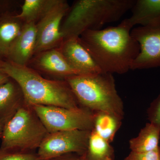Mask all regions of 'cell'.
I'll return each instance as SVG.
<instances>
[{"mask_svg":"<svg viewBox=\"0 0 160 160\" xmlns=\"http://www.w3.org/2000/svg\"><path fill=\"white\" fill-rule=\"evenodd\" d=\"M132 28L125 19L116 26L87 30L79 39L103 72L124 74L131 69L140 52Z\"/></svg>","mask_w":160,"mask_h":160,"instance_id":"6da1fadb","label":"cell"},{"mask_svg":"<svg viewBox=\"0 0 160 160\" xmlns=\"http://www.w3.org/2000/svg\"><path fill=\"white\" fill-rule=\"evenodd\" d=\"M0 70L19 86L26 104L58 106L68 109L81 107L67 82L47 79L27 66L0 60Z\"/></svg>","mask_w":160,"mask_h":160,"instance_id":"7a4b0ae2","label":"cell"},{"mask_svg":"<svg viewBox=\"0 0 160 160\" xmlns=\"http://www.w3.org/2000/svg\"><path fill=\"white\" fill-rule=\"evenodd\" d=\"M135 0H79L69 9L61 26L63 41L79 38L88 30H99L116 22L134 5Z\"/></svg>","mask_w":160,"mask_h":160,"instance_id":"3957f363","label":"cell"},{"mask_svg":"<svg viewBox=\"0 0 160 160\" xmlns=\"http://www.w3.org/2000/svg\"><path fill=\"white\" fill-rule=\"evenodd\" d=\"M80 106L114 115L122 120L124 104L116 89L112 74L102 72L72 76L64 79Z\"/></svg>","mask_w":160,"mask_h":160,"instance_id":"277c9868","label":"cell"},{"mask_svg":"<svg viewBox=\"0 0 160 160\" xmlns=\"http://www.w3.org/2000/svg\"><path fill=\"white\" fill-rule=\"evenodd\" d=\"M48 133L33 108L25 103L4 125L0 149L35 152Z\"/></svg>","mask_w":160,"mask_h":160,"instance_id":"5b68a950","label":"cell"},{"mask_svg":"<svg viewBox=\"0 0 160 160\" xmlns=\"http://www.w3.org/2000/svg\"><path fill=\"white\" fill-rule=\"evenodd\" d=\"M31 106L49 133L77 129L91 131L93 129L95 112L84 107Z\"/></svg>","mask_w":160,"mask_h":160,"instance_id":"8992f818","label":"cell"},{"mask_svg":"<svg viewBox=\"0 0 160 160\" xmlns=\"http://www.w3.org/2000/svg\"><path fill=\"white\" fill-rule=\"evenodd\" d=\"M91 131L77 129L49 133L38 149V156L41 160H50L70 153L85 156Z\"/></svg>","mask_w":160,"mask_h":160,"instance_id":"52a82bcc","label":"cell"},{"mask_svg":"<svg viewBox=\"0 0 160 160\" xmlns=\"http://www.w3.org/2000/svg\"><path fill=\"white\" fill-rule=\"evenodd\" d=\"M70 7L66 1L57 0L36 24L37 41L34 54L53 49L63 42L61 28Z\"/></svg>","mask_w":160,"mask_h":160,"instance_id":"ba28073f","label":"cell"},{"mask_svg":"<svg viewBox=\"0 0 160 160\" xmlns=\"http://www.w3.org/2000/svg\"><path fill=\"white\" fill-rule=\"evenodd\" d=\"M131 34L140 47L131 70L160 67V20L135 28L132 29Z\"/></svg>","mask_w":160,"mask_h":160,"instance_id":"9c48e42d","label":"cell"},{"mask_svg":"<svg viewBox=\"0 0 160 160\" xmlns=\"http://www.w3.org/2000/svg\"><path fill=\"white\" fill-rule=\"evenodd\" d=\"M60 49L70 66L80 74H96L102 72L81 42L79 38L64 40Z\"/></svg>","mask_w":160,"mask_h":160,"instance_id":"30bf717a","label":"cell"},{"mask_svg":"<svg viewBox=\"0 0 160 160\" xmlns=\"http://www.w3.org/2000/svg\"><path fill=\"white\" fill-rule=\"evenodd\" d=\"M36 41V23H24L19 35L5 60L19 66H27L34 54Z\"/></svg>","mask_w":160,"mask_h":160,"instance_id":"8fae6325","label":"cell"},{"mask_svg":"<svg viewBox=\"0 0 160 160\" xmlns=\"http://www.w3.org/2000/svg\"><path fill=\"white\" fill-rule=\"evenodd\" d=\"M34 63L42 71L64 79L82 75L70 66L60 49L53 48L38 53Z\"/></svg>","mask_w":160,"mask_h":160,"instance_id":"7c38bea8","label":"cell"},{"mask_svg":"<svg viewBox=\"0 0 160 160\" xmlns=\"http://www.w3.org/2000/svg\"><path fill=\"white\" fill-rule=\"evenodd\" d=\"M25 103L22 90L14 80L10 78L0 85V122L5 125Z\"/></svg>","mask_w":160,"mask_h":160,"instance_id":"4fadbf2b","label":"cell"},{"mask_svg":"<svg viewBox=\"0 0 160 160\" xmlns=\"http://www.w3.org/2000/svg\"><path fill=\"white\" fill-rule=\"evenodd\" d=\"M23 23L16 15L7 14L0 18V60L6 59L22 31Z\"/></svg>","mask_w":160,"mask_h":160,"instance_id":"5bb4252c","label":"cell"},{"mask_svg":"<svg viewBox=\"0 0 160 160\" xmlns=\"http://www.w3.org/2000/svg\"><path fill=\"white\" fill-rule=\"evenodd\" d=\"M132 14L127 18L132 27L146 26L160 20V0H138L131 9Z\"/></svg>","mask_w":160,"mask_h":160,"instance_id":"9a60e30c","label":"cell"},{"mask_svg":"<svg viewBox=\"0 0 160 160\" xmlns=\"http://www.w3.org/2000/svg\"><path fill=\"white\" fill-rule=\"evenodd\" d=\"M160 138L159 127L152 123H147L138 136L129 141V148L131 151L137 152L152 151L159 147Z\"/></svg>","mask_w":160,"mask_h":160,"instance_id":"2e32d148","label":"cell"},{"mask_svg":"<svg viewBox=\"0 0 160 160\" xmlns=\"http://www.w3.org/2000/svg\"><path fill=\"white\" fill-rule=\"evenodd\" d=\"M122 121L114 115L97 112H95L93 129L101 137L110 143L121 127Z\"/></svg>","mask_w":160,"mask_h":160,"instance_id":"e0dca14e","label":"cell"},{"mask_svg":"<svg viewBox=\"0 0 160 160\" xmlns=\"http://www.w3.org/2000/svg\"><path fill=\"white\" fill-rule=\"evenodd\" d=\"M57 0H26L16 17L24 23L34 22L44 16Z\"/></svg>","mask_w":160,"mask_h":160,"instance_id":"ac0fdd59","label":"cell"},{"mask_svg":"<svg viewBox=\"0 0 160 160\" xmlns=\"http://www.w3.org/2000/svg\"><path fill=\"white\" fill-rule=\"evenodd\" d=\"M85 156L87 160H114V148L92 129Z\"/></svg>","mask_w":160,"mask_h":160,"instance_id":"d6986e66","label":"cell"},{"mask_svg":"<svg viewBox=\"0 0 160 160\" xmlns=\"http://www.w3.org/2000/svg\"><path fill=\"white\" fill-rule=\"evenodd\" d=\"M0 160H41L35 152L5 151L0 149Z\"/></svg>","mask_w":160,"mask_h":160,"instance_id":"ffe728a7","label":"cell"},{"mask_svg":"<svg viewBox=\"0 0 160 160\" xmlns=\"http://www.w3.org/2000/svg\"><path fill=\"white\" fill-rule=\"evenodd\" d=\"M124 160H160V147L152 151L137 152L131 151Z\"/></svg>","mask_w":160,"mask_h":160,"instance_id":"44dd1931","label":"cell"},{"mask_svg":"<svg viewBox=\"0 0 160 160\" xmlns=\"http://www.w3.org/2000/svg\"><path fill=\"white\" fill-rule=\"evenodd\" d=\"M147 115L149 122L160 128V93L150 104L147 110Z\"/></svg>","mask_w":160,"mask_h":160,"instance_id":"7402d4cb","label":"cell"},{"mask_svg":"<svg viewBox=\"0 0 160 160\" xmlns=\"http://www.w3.org/2000/svg\"><path fill=\"white\" fill-rule=\"evenodd\" d=\"M50 160H87L85 156L80 155L75 153L63 155Z\"/></svg>","mask_w":160,"mask_h":160,"instance_id":"603a6c76","label":"cell"},{"mask_svg":"<svg viewBox=\"0 0 160 160\" xmlns=\"http://www.w3.org/2000/svg\"><path fill=\"white\" fill-rule=\"evenodd\" d=\"M10 78L6 73L0 70V85L8 81Z\"/></svg>","mask_w":160,"mask_h":160,"instance_id":"cb8c5ba5","label":"cell"},{"mask_svg":"<svg viewBox=\"0 0 160 160\" xmlns=\"http://www.w3.org/2000/svg\"><path fill=\"white\" fill-rule=\"evenodd\" d=\"M3 127H4V125L2 123L0 122V138L2 137V133Z\"/></svg>","mask_w":160,"mask_h":160,"instance_id":"d4e9b609","label":"cell"}]
</instances>
